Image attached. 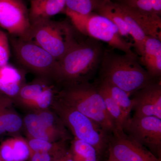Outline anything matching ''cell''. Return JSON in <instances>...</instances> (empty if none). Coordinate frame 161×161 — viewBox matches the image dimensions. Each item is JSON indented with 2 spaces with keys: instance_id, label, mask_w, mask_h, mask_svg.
<instances>
[{
  "instance_id": "cell-20",
  "label": "cell",
  "mask_w": 161,
  "mask_h": 161,
  "mask_svg": "<svg viewBox=\"0 0 161 161\" xmlns=\"http://www.w3.org/2000/svg\"><path fill=\"white\" fill-rule=\"evenodd\" d=\"M31 150L32 152H44L49 153L56 159L61 157L69 151L66 146V141L51 142L49 141L29 138L27 140Z\"/></svg>"
},
{
  "instance_id": "cell-21",
  "label": "cell",
  "mask_w": 161,
  "mask_h": 161,
  "mask_svg": "<svg viewBox=\"0 0 161 161\" xmlns=\"http://www.w3.org/2000/svg\"><path fill=\"white\" fill-rule=\"evenodd\" d=\"M23 126L26 129L28 138L38 139L58 142L47 131L40 117L35 112H28L23 119Z\"/></svg>"
},
{
  "instance_id": "cell-7",
  "label": "cell",
  "mask_w": 161,
  "mask_h": 161,
  "mask_svg": "<svg viewBox=\"0 0 161 161\" xmlns=\"http://www.w3.org/2000/svg\"><path fill=\"white\" fill-rule=\"evenodd\" d=\"M9 36L11 53L19 66L36 77L55 81L58 63L56 58L31 40Z\"/></svg>"
},
{
  "instance_id": "cell-12",
  "label": "cell",
  "mask_w": 161,
  "mask_h": 161,
  "mask_svg": "<svg viewBox=\"0 0 161 161\" xmlns=\"http://www.w3.org/2000/svg\"><path fill=\"white\" fill-rule=\"evenodd\" d=\"M132 95L134 115L154 116L161 119V79L139 90Z\"/></svg>"
},
{
  "instance_id": "cell-1",
  "label": "cell",
  "mask_w": 161,
  "mask_h": 161,
  "mask_svg": "<svg viewBox=\"0 0 161 161\" xmlns=\"http://www.w3.org/2000/svg\"><path fill=\"white\" fill-rule=\"evenodd\" d=\"M98 40L77 41L58 60L55 81L60 87L89 81L100 66L104 50Z\"/></svg>"
},
{
  "instance_id": "cell-25",
  "label": "cell",
  "mask_w": 161,
  "mask_h": 161,
  "mask_svg": "<svg viewBox=\"0 0 161 161\" xmlns=\"http://www.w3.org/2000/svg\"><path fill=\"white\" fill-rule=\"evenodd\" d=\"M100 3L98 0H65V9L86 15L95 11Z\"/></svg>"
},
{
  "instance_id": "cell-29",
  "label": "cell",
  "mask_w": 161,
  "mask_h": 161,
  "mask_svg": "<svg viewBox=\"0 0 161 161\" xmlns=\"http://www.w3.org/2000/svg\"><path fill=\"white\" fill-rule=\"evenodd\" d=\"M100 3H102V2H107V1H111V0H98Z\"/></svg>"
},
{
  "instance_id": "cell-24",
  "label": "cell",
  "mask_w": 161,
  "mask_h": 161,
  "mask_svg": "<svg viewBox=\"0 0 161 161\" xmlns=\"http://www.w3.org/2000/svg\"><path fill=\"white\" fill-rule=\"evenodd\" d=\"M123 2L141 12L161 15V0H124Z\"/></svg>"
},
{
  "instance_id": "cell-14",
  "label": "cell",
  "mask_w": 161,
  "mask_h": 161,
  "mask_svg": "<svg viewBox=\"0 0 161 161\" xmlns=\"http://www.w3.org/2000/svg\"><path fill=\"white\" fill-rule=\"evenodd\" d=\"M140 62L148 74L154 79H161V40L147 36Z\"/></svg>"
},
{
  "instance_id": "cell-28",
  "label": "cell",
  "mask_w": 161,
  "mask_h": 161,
  "mask_svg": "<svg viewBox=\"0 0 161 161\" xmlns=\"http://www.w3.org/2000/svg\"><path fill=\"white\" fill-rule=\"evenodd\" d=\"M106 161H118L111 153H108V157Z\"/></svg>"
},
{
  "instance_id": "cell-6",
  "label": "cell",
  "mask_w": 161,
  "mask_h": 161,
  "mask_svg": "<svg viewBox=\"0 0 161 161\" xmlns=\"http://www.w3.org/2000/svg\"><path fill=\"white\" fill-rule=\"evenodd\" d=\"M75 30L65 21L42 20L31 24L26 39L36 43L58 60L77 42Z\"/></svg>"
},
{
  "instance_id": "cell-11",
  "label": "cell",
  "mask_w": 161,
  "mask_h": 161,
  "mask_svg": "<svg viewBox=\"0 0 161 161\" xmlns=\"http://www.w3.org/2000/svg\"><path fill=\"white\" fill-rule=\"evenodd\" d=\"M108 151L118 161H161L124 131H115L111 134Z\"/></svg>"
},
{
  "instance_id": "cell-10",
  "label": "cell",
  "mask_w": 161,
  "mask_h": 161,
  "mask_svg": "<svg viewBox=\"0 0 161 161\" xmlns=\"http://www.w3.org/2000/svg\"><path fill=\"white\" fill-rule=\"evenodd\" d=\"M0 26L9 36L27 39L31 23L23 0H0Z\"/></svg>"
},
{
  "instance_id": "cell-26",
  "label": "cell",
  "mask_w": 161,
  "mask_h": 161,
  "mask_svg": "<svg viewBox=\"0 0 161 161\" xmlns=\"http://www.w3.org/2000/svg\"><path fill=\"white\" fill-rule=\"evenodd\" d=\"M11 54L9 35L0 29V67L9 63Z\"/></svg>"
},
{
  "instance_id": "cell-5",
  "label": "cell",
  "mask_w": 161,
  "mask_h": 161,
  "mask_svg": "<svg viewBox=\"0 0 161 161\" xmlns=\"http://www.w3.org/2000/svg\"><path fill=\"white\" fill-rule=\"evenodd\" d=\"M64 13L75 29L82 34L108 43L112 49L128 54H136L132 51V43L125 40L117 26L108 18L94 12L83 15L65 9Z\"/></svg>"
},
{
  "instance_id": "cell-30",
  "label": "cell",
  "mask_w": 161,
  "mask_h": 161,
  "mask_svg": "<svg viewBox=\"0 0 161 161\" xmlns=\"http://www.w3.org/2000/svg\"></svg>"
},
{
  "instance_id": "cell-27",
  "label": "cell",
  "mask_w": 161,
  "mask_h": 161,
  "mask_svg": "<svg viewBox=\"0 0 161 161\" xmlns=\"http://www.w3.org/2000/svg\"><path fill=\"white\" fill-rule=\"evenodd\" d=\"M55 158L49 153L44 152L31 153L28 161H54Z\"/></svg>"
},
{
  "instance_id": "cell-19",
  "label": "cell",
  "mask_w": 161,
  "mask_h": 161,
  "mask_svg": "<svg viewBox=\"0 0 161 161\" xmlns=\"http://www.w3.org/2000/svg\"><path fill=\"white\" fill-rule=\"evenodd\" d=\"M98 85L102 87L111 95L120 108L126 120L130 117L133 110V103L132 98L126 92L114 85L104 80H99Z\"/></svg>"
},
{
  "instance_id": "cell-4",
  "label": "cell",
  "mask_w": 161,
  "mask_h": 161,
  "mask_svg": "<svg viewBox=\"0 0 161 161\" xmlns=\"http://www.w3.org/2000/svg\"><path fill=\"white\" fill-rule=\"evenodd\" d=\"M51 108L60 117L74 138L92 145L100 157L108 151L112 134L99 124L57 97Z\"/></svg>"
},
{
  "instance_id": "cell-3",
  "label": "cell",
  "mask_w": 161,
  "mask_h": 161,
  "mask_svg": "<svg viewBox=\"0 0 161 161\" xmlns=\"http://www.w3.org/2000/svg\"><path fill=\"white\" fill-rule=\"evenodd\" d=\"M57 98L95 121L111 134L115 131V124L96 85L86 81L62 87Z\"/></svg>"
},
{
  "instance_id": "cell-17",
  "label": "cell",
  "mask_w": 161,
  "mask_h": 161,
  "mask_svg": "<svg viewBox=\"0 0 161 161\" xmlns=\"http://www.w3.org/2000/svg\"><path fill=\"white\" fill-rule=\"evenodd\" d=\"M30 154L27 141L21 137L8 139L0 145L1 161H26Z\"/></svg>"
},
{
  "instance_id": "cell-23",
  "label": "cell",
  "mask_w": 161,
  "mask_h": 161,
  "mask_svg": "<svg viewBox=\"0 0 161 161\" xmlns=\"http://www.w3.org/2000/svg\"><path fill=\"white\" fill-rule=\"evenodd\" d=\"M96 85L103 98L107 111L115 124V131H123L127 120L120 108L104 89L98 84Z\"/></svg>"
},
{
  "instance_id": "cell-15",
  "label": "cell",
  "mask_w": 161,
  "mask_h": 161,
  "mask_svg": "<svg viewBox=\"0 0 161 161\" xmlns=\"http://www.w3.org/2000/svg\"><path fill=\"white\" fill-rule=\"evenodd\" d=\"M14 106L11 98L0 94V136L6 132L17 133L23 126V119Z\"/></svg>"
},
{
  "instance_id": "cell-16",
  "label": "cell",
  "mask_w": 161,
  "mask_h": 161,
  "mask_svg": "<svg viewBox=\"0 0 161 161\" xmlns=\"http://www.w3.org/2000/svg\"><path fill=\"white\" fill-rule=\"evenodd\" d=\"M65 9V0H30L28 11L31 23L50 19Z\"/></svg>"
},
{
  "instance_id": "cell-18",
  "label": "cell",
  "mask_w": 161,
  "mask_h": 161,
  "mask_svg": "<svg viewBox=\"0 0 161 161\" xmlns=\"http://www.w3.org/2000/svg\"><path fill=\"white\" fill-rule=\"evenodd\" d=\"M48 133L56 142L67 141L72 139L71 135L62 121L51 108L35 112Z\"/></svg>"
},
{
  "instance_id": "cell-2",
  "label": "cell",
  "mask_w": 161,
  "mask_h": 161,
  "mask_svg": "<svg viewBox=\"0 0 161 161\" xmlns=\"http://www.w3.org/2000/svg\"><path fill=\"white\" fill-rule=\"evenodd\" d=\"M158 79L150 76L136 54H121L112 49L104 50L99 80L114 85L130 96Z\"/></svg>"
},
{
  "instance_id": "cell-22",
  "label": "cell",
  "mask_w": 161,
  "mask_h": 161,
  "mask_svg": "<svg viewBox=\"0 0 161 161\" xmlns=\"http://www.w3.org/2000/svg\"><path fill=\"white\" fill-rule=\"evenodd\" d=\"M75 161H99L100 155L93 146L83 141L74 138L69 150Z\"/></svg>"
},
{
  "instance_id": "cell-8",
  "label": "cell",
  "mask_w": 161,
  "mask_h": 161,
  "mask_svg": "<svg viewBox=\"0 0 161 161\" xmlns=\"http://www.w3.org/2000/svg\"><path fill=\"white\" fill-rule=\"evenodd\" d=\"M60 88L54 80L36 77L21 88L13 100L16 106L28 112L51 108Z\"/></svg>"
},
{
  "instance_id": "cell-9",
  "label": "cell",
  "mask_w": 161,
  "mask_h": 161,
  "mask_svg": "<svg viewBox=\"0 0 161 161\" xmlns=\"http://www.w3.org/2000/svg\"><path fill=\"white\" fill-rule=\"evenodd\" d=\"M123 131L161 158V119L154 116L133 115L126 122Z\"/></svg>"
},
{
  "instance_id": "cell-13",
  "label": "cell",
  "mask_w": 161,
  "mask_h": 161,
  "mask_svg": "<svg viewBox=\"0 0 161 161\" xmlns=\"http://www.w3.org/2000/svg\"><path fill=\"white\" fill-rule=\"evenodd\" d=\"M27 72L19 66L8 63L0 67V94L13 101L26 83Z\"/></svg>"
}]
</instances>
